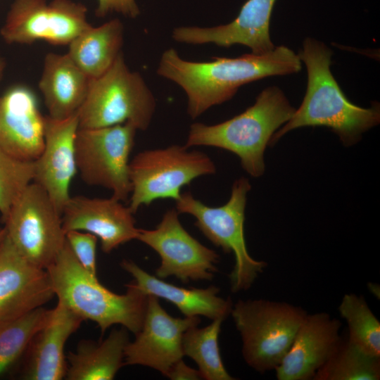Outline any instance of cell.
<instances>
[{
	"label": "cell",
	"mask_w": 380,
	"mask_h": 380,
	"mask_svg": "<svg viewBox=\"0 0 380 380\" xmlns=\"http://www.w3.org/2000/svg\"><path fill=\"white\" fill-rule=\"evenodd\" d=\"M54 296L47 270L23 256L6 234L0 243V320L21 317Z\"/></svg>",
	"instance_id": "14"
},
{
	"label": "cell",
	"mask_w": 380,
	"mask_h": 380,
	"mask_svg": "<svg viewBox=\"0 0 380 380\" xmlns=\"http://www.w3.org/2000/svg\"><path fill=\"white\" fill-rule=\"evenodd\" d=\"M120 266L132 276L134 283L146 294L172 303L185 317L201 315L211 319H225L231 312L233 305L231 300L218 296L220 289L217 286L180 287L148 274L133 261L123 260Z\"/></svg>",
	"instance_id": "21"
},
{
	"label": "cell",
	"mask_w": 380,
	"mask_h": 380,
	"mask_svg": "<svg viewBox=\"0 0 380 380\" xmlns=\"http://www.w3.org/2000/svg\"><path fill=\"white\" fill-rule=\"evenodd\" d=\"M215 172V165L208 155L189 151L184 145L141 151L129 161V208L134 214L141 206L149 205L157 199L177 201L182 186Z\"/></svg>",
	"instance_id": "8"
},
{
	"label": "cell",
	"mask_w": 380,
	"mask_h": 380,
	"mask_svg": "<svg viewBox=\"0 0 380 380\" xmlns=\"http://www.w3.org/2000/svg\"><path fill=\"white\" fill-rule=\"evenodd\" d=\"M295 110L279 87H268L258 95L253 105L231 119L213 125L193 123L184 146L188 148L212 146L230 151L239 158L248 174L259 177L265 170L267 146Z\"/></svg>",
	"instance_id": "4"
},
{
	"label": "cell",
	"mask_w": 380,
	"mask_h": 380,
	"mask_svg": "<svg viewBox=\"0 0 380 380\" xmlns=\"http://www.w3.org/2000/svg\"><path fill=\"white\" fill-rule=\"evenodd\" d=\"M176 208L165 213L156 229H139L137 239L153 248L160 258L156 277H175L182 282L210 280L216 272L219 255L201 244L182 227Z\"/></svg>",
	"instance_id": "12"
},
{
	"label": "cell",
	"mask_w": 380,
	"mask_h": 380,
	"mask_svg": "<svg viewBox=\"0 0 380 380\" xmlns=\"http://www.w3.org/2000/svg\"><path fill=\"white\" fill-rule=\"evenodd\" d=\"M230 315L241 338L245 362L264 373L281 363L308 313L286 302L249 299L238 300Z\"/></svg>",
	"instance_id": "7"
},
{
	"label": "cell",
	"mask_w": 380,
	"mask_h": 380,
	"mask_svg": "<svg viewBox=\"0 0 380 380\" xmlns=\"http://www.w3.org/2000/svg\"><path fill=\"white\" fill-rule=\"evenodd\" d=\"M276 1L247 0L229 23L208 27L180 26L172 30V37L179 43L213 44L224 48L241 44L248 47L253 54L269 53L275 47L270 25Z\"/></svg>",
	"instance_id": "15"
},
{
	"label": "cell",
	"mask_w": 380,
	"mask_h": 380,
	"mask_svg": "<svg viewBox=\"0 0 380 380\" xmlns=\"http://www.w3.org/2000/svg\"><path fill=\"white\" fill-rule=\"evenodd\" d=\"M129 342L127 329H113L103 341L82 340L67 355L68 380H111L124 366Z\"/></svg>",
	"instance_id": "23"
},
{
	"label": "cell",
	"mask_w": 380,
	"mask_h": 380,
	"mask_svg": "<svg viewBox=\"0 0 380 380\" xmlns=\"http://www.w3.org/2000/svg\"><path fill=\"white\" fill-rule=\"evenodd\" d=\"M55 296L84 321L95 322L103 334L120 324L135 335L141 329L148 295L134 282L124 294L103 286L79 263L67 241L54 262L47 267Z\"/></svg>",
	"instance_id": "3"
},
{
	"label": "cell",
	"mask_w": 380,
	"mask_h": 380,
	"mask_svg": "<svg viewBox=\"0 0 380 380\" xmlns=\"http://www.w3.org/2000/svg\"><path fill=\"white\" fill-rule=\"evenodd\" d=\"M224 319L217 318L203 328H189L182 338L184 355L191 358L198 365L202 379L206 380H233L222 362L218 337Z\"/></svg>",
	"instance_id": "25"
},
{
	"label": "cell",
	"mask_w": 380,
	"mask_h": 380,
	"mask_svg": "<svg viewBox=\"0 0 380 380\" xmlns=\"http://www.w3.org/2000/svg\"><path fill=\"white\" fill-rule=\"evenodd\" d=\"M51 312L52 309L41 307L15 319L0 320V376L23 356Z\"/></svg>",
	"instance_id": "27"
},
{
	"label": "cell",
	"mask_w": 380,
	"mask_h": 380,
	"mask_svg": "<svg viewBox=\"0 0 380 380\" xmlns=\"http://www.w3.org/2000/svg\"><path fill=\"white\" fill-rule=\"evenodd\" d=\"M4 223L6 234L18 251L44 269L54 262L65 243L62 214L33 182L12 205Z\"/></svg>",
	"instance_id": "10"
},
{
	"label": "cell",
	"mask_w": 380,
	"mask_h": 380,
	"mask_svg": "<svg viewBox=\"0 0 380 380\" xmlns=\"http://www.w3.org/2000/svg\"><path fill=\"white\" fill-rule=\"evenodd\" d=\"M34 177V162L10 154L0 144V213L3 222L10 209Z\"/></svg>",
	"instance_id": "29"
},
{
	"label": "cell",
	"mask_w": 380,
	"mask_h": 380,
	"mask_svg": "<svg viewBox=\"0 0 380 380\" xmlns=\"http://www.w3.org/2000/svg\"><path fill=\"white\" fill-rule=\"evenodd\" d=\"M298 54L307 70L306 92L298 109L273 134L270 145L291 130L319 126L330 129L345 146L356 144L363 133L379 124V103L362 108L348 99L330 70L333 52L324 42L307 37Z\"/></svg>",
	"instance_id": "2"
},
{
	"label": "cell",
	"mask_w": 380,
	"mask_h": 380,
	"mask_svg": "<svg viewBox=\"0 0 380 380\" xmlns=\"http://www.w3.org/2000/svg\"><path fill=\"white\" fill-rule=\"evenodd\" d=\"M66 241L82 267L92 275H96V244L98 238L89 232L70 230L65 233Z\"/></svg>",
	"instance_id": "30"
},
{
	"label": "cell",
	"mask_w": 380,
	"mask_h": 380,
	"mask_svg": "<svg viewBox=\"0 0 380 380\" xmlns=\"http://www.w3.org/2000/svg\"><path fill=\"white\" fill-rule=\"evenodd\" d=\"M2 229V228H0V231Z\"/></svg>",
	"instance_id": "35"
},
{
	"label": "cell",
	"mask_w": 380,
	"mask_h": 380,
	"mask_svg": "<svg viewBox=\"0 0 380 380\" xmlns=\"http://www.w3.org/2000/svg\"><path fill=\"white\" fill-rule=\"evenodd\" d=\"M200 322L198 317H172L161 307L158 297L148 295L141 329L125 348L124 365L149 367L166 376L184 356V332Z\"/></svg>",
	"instance_id": "13"
},
{
	"label": "cell",
	"mask_w": 380,
	"mask_h": 380,
	"mask_svg": "<svg viewBox=\"0 0 380 380\" xmlns=\"http://www.w3.org/2000/svg\"><path fill=\"white\" fill-rule=\"evenodd\" d=\"M84 320L61 301L48 321L32 338L24 356L21 377L26 380L65 379L67 360L65 346Z\"/></svg>",
	"instance_id": "20"
},
{
	"label": "cell",
	"mask_w": 380,
	"mask_h": 380,
	"mask_svg": "<svg viewBox=\"0 0 380 380\" xmlns=\"http://www.w3.org/2000/svg\"><path fill=\"white\" fill-rule=\"evenodd\" d=\"M156 107L155 97L143 77L129 70L121 52L104 74L90 79L86 99L77 111L79 128L128 122L144 131L151 124Z\"/></svg>",
	"instance_id": "6"
},
{
	"label": "cell",
	"mask_w": 380,
	"mask_h": 380,
	"mask_svg": "<svg viewBox=\"0 0 380 380\" xmlns=\"http://www.w3.org/2000/svg\"><path fill=\"white\" fill-rule=\"evenodd\" d=\"M348 327V341L375 357H380V322L365 299L355 293H346L338 308Z\"/></svg>",
	"instance_id": "28"
},
{
	"label": "cell",
	"mask_w": 380,
	"mask_h": 380,
	"mask_svg": "<svg viewBox=\"0 0 380 380\" xmlns=\"http://www.w3.org/2000/svg\"><path fill=\"white\" fill-rule=\"evenodd\" d=\"M166 376L172 380H197L202 379L198 370L186 365L182 359L177 361L170 368Z\"/></svg>",
	"instance_id": "32"
},
{
	"label": "cell",
	"mask_w": 380,
	"mask_h": 380,
	"mask_svg": "<svg viewBox=\"0 0 380 380\" xmlns=\"http://www.w3.org/2000/svg\"><path fill=\"white\" fill-rule=\"evenodd\" d=\"M78 128L77 112L60 120L45 116L44 146L34 161L32 182L46 192L61 214L71 197L70 185L77 172L75 137Z\"/></svg>",
	"instance_id": "16"
},
{
	"label": "cell",
	"mask_w": 380,
	"mask_h": 380,
	"mask_svg": "<svg viewBox=\"0 0 380 380\" xmlns=\"http://www.w3.org/2000/svg\"><path fill=\"white\" fill-rule=\"evenodd\" d=\"M380 357L370 355L348 339H341L329 360L315 373L314 380H379Z\"/></svg>",
	"instance_id": "26"
},
{
	"label": "cell",
	"mask_w": 380,
	"mask_h": 380,
	"mask_svg": "<svg viewBox=\"0 0 380 380\" xmlns=\"http://www.w3.org/2000/svg\"><path fill=\"white\" fill-rule=\"evenodd\" d=\"M129 206L113 197H70L62 212L66 233L78 230L91 233L100 239L102 251L109 253L120 246L137 239L139 229Z\"/></svg>",
	"instance_id": "17"
},
{
	"label": "cell",
	"mask_w": 380,
	"mask_h": 380,
	"mask_svg": "<svg viewBox=\"0 0 380 380\" xmlns=\"http://www.w3.org/2000/svg\"><path fill=\"white\" fill-rule=\"evenodd\" d=\"M251 189L249 180L240 177L234 181L230 198L223 205L210 207L195 198L191 192L181 194L176 210L195 217V226L215 246L226 253H232L234 265L229 274L233 293L251 287L267 266L265 261L253 258L244 237L245 209L247 194Z\"/></svg>",
	"instance_id": "5"
},
{
	"label": "cell",
	"mask_w": 380,
	"mask_h": 380,
	"mask_svg": "<svg viewBox=\"0 0 380 380\" xmlns=\"http://www.w3.org/2000/svg\"><path fill=\"white\" fill-rule=\"evenodd\" d=\"M137 129L131 123L81 129L75 137L77 171L87 184L112 191L122 201L131 194L129 156Z\"/></svg>",
	"instance_id": "9"
},
{
	"label": "cell",
	"mask_w": 380,
	"mask_h": 380,
	"mask_svg": "<svg viewBox=\"0 0 380 380\" xmlns=\"http://www.w3.org/2000/svg\"><path fill=\"white\" fill-rule=\"evenodd\" d=\"M189 61L170 48L161 55L157 74L179 85L187 96V113L196 119L213 106L230 100L243 85L265 77L297 73L302 68L298 53L280 45L267 53L237 58L215 57Z\"/></svg>",
	"instance_id": "1"
},
{
	"label": "cell",
	"mask_w": 380,
	"mask_h": 380,
	"mask_svg": "<svg viewBox=\"0 0 380 380\" xmlns=\"http://www.w3.org/2000/svg\"><path fill=\"white\" fill-rule=\"evenodd\" d=\"M45 117L34 92L17 86L0 96V144L13 156L34 162L44 146Z\"/></svg>",
	"instance_id": "19"
},
{
	"label": "cell",
	"mask_w": 380,
	"mask_h": 380,
	"mask_svg": "<svg viewBox=\"0 0 380 380\" xmlns=\"http://www.w3.org/2000/svg\"><path fill=\"white\" fill-rule=\"evenodd\" d=\"M341 327V322L327 312L308 314L289 351L274 369L277 379H313L339 345Z\"/></svg>",
	"instance_id": "18"
},
{
	"label": "cell",
	"mask_w": 380,
	"mask_h": 380,
	"mask_svg": "<svg viewBox=\"0 0 380 380\" xmlns=\"http://www.w3.org/2000/svg\"><path fill=\"white\" fill-rule=\"evenodd\" d=\"M87 8L71 0H14L0 30L8 44H31L44 40L68 45L91 25Z\"/></svg>",
	"instance_id": "11"
},
{
	"label": "cell",
	"mask_w": 380,
	"mask_h": 380,
	"mask_svg": "<svg viewBox=\"0 0 380 380\" xmlns=\"http://www.w3.org/2000/svg\"><path fill=\"white\" fill-rule=\"evenodd\" d=\"M6 234V230L5 227L2 228V229L0 231V243H1L2 240L5 237Z\"/></svg>",
	"instance_id": "34"
},
{
	"label": "cell",
	"mask_w": 380,
	"mask_h": 380,
	"mask_svg": "<svg viewBox=\"0 0 380 380\" xmlns=\"http://www.w3.org/2000/svg\"><path fill=\"white\" fill-rule=\"evenodd\" d=\"M89 82L68 53H48L39 82L48 116L60 120L76 113L86 99Z\"/></svg>",
	"instance_id": "22"
},
{
	"label": "cell",
	"mask_w": 380,
	"mask_h": 380,
	"mask_svg": "<svg viewBox=\"0 0 380 380\" xmlns=\"http://www.w3.org/2000/svg\"><path fill=\"white\" fill-rule=\"evenodd\" d=\"M124 26L115 18L98 27L91 25L69 44L67 53L89 78L104 74L122 52Z\"/></svg>",
	"instance_id": "24"
},
{
	"label": "cell",
	"mask_w": 380,
	"mask_h": 380,
	"mask_svg": "<svg viewBox=\"0 0 380 380\" xmlns=\"http://www.w3.org/2000/svg\"><path fill=\"white\" fill-rule=\"evenodd\" d=\"M98 6L96 15L104 17L112 12L119 13L125 17L136 18L140 14V9L136 0H97Z\"/></svg>",
	"instance_id": "31"
},
{
	"label": "cell",
	"mask_w": 380,
	"mask_h": 380,
	"mask_svg": "<svg viewBox=\"0 0 380 380\" xmlns=\"http://www.w3.org/2000/svg\"><path fill=\"white\" fill-rule=\"evenodd\" d=\"M5 68H6L5 60L0 56V80L1 79L3 76V73L4 72Z\"/></svg>",
	"instance_id": "33"
}]
</instances>
